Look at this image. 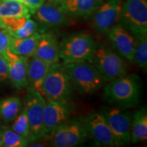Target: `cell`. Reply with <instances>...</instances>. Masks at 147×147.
<instances>
[{
    "label": "cell",
    "mask_w": 147,
    "mask_h": 147,
    "mask_svg": "<svg viewBox=\"0 0 147 147\" xmlns=\"http://www.w3.org/2000/svg\"><path fill=\"white\" fill-rule=\"evenodd\" d=\"M106 83L102 96L106 104L129 108L137 106L140 102L142 83L138 75L126 74Z\"/></svg>",
    "instance_id": "obj_1"
},
{
    "label": "cell",
    "mask_w": 147,
    "mask_h": 147,
    "mask_svg": "<svg viewBox=\"0 0 147 147\" xmlns=\"http://www.w3.org/2000/svg\"><path fill=\"white\" fill-rule=\"evenodd\" d=\"M63 1V0H47V1H49V2H51L58 5H60Z\"/></svg>",
    "instance_id": "obj_30"
},
{
    "label": "cell",
    "mask_w": 147,
    "mask_h": 147,
    "mask_svg": "<svg viewBox=\"0 0 147 147\" xmlns=\"http://www.w3.org/2000/svg\"><path fill=\"white\" fill-rule=\"evenodd\" d=\"M107 36L112 49L131 63L136 45L135 37L120 23L115 25Z\"/></svg>",
    "instance_id": "obj_14"
},
{
    "label": "cell",
    "mask_w": 147,
    "mask_h": 147,
    "mask_svg": "<svg viewBox=\"0 0 147 147\" xmlns=\"http://www.w3.org/2000/svg\"><path fill=\"white\" fill-rule=\"evenodd\" d=\"M46 100L39 91L27 86L25 107L30 128L29 142L47 138L43 129V115Z\"/></svg>",
    "instance_id": "obj_8"
},
{
    "label": "cell",
    "mask_w": 147,
    "mask_h": 147,
    "mask_svg": "<svg viewBox=\"0 0 147 147\" xmlns=\"http://www.w3.org/2000/svg\"><path fill=\"white\" fill-rule=\"evenodd\" d=\"M8 78V64L3 55H0V82Z\"/></svg>",
    "instance_id": "obj_28"
},
{
    "label": "cell",
    "mask_w": 147,
    "mask_h": 147,
    "mask_svg": "<svg viewBox=\"0 0 147 147\" xmlns=\"http://www.w3.org/2000/svg\"><path fill=\"white\" fill-rule=\"evenodd\" d=\"M127 109L113 106L104 107L101 113L113 132L119 146L130 143L132 117Z\"/></svg>",
    "instance_id": "obj_9"
},
{
    "label": "cell",
    "mask_w": 147,
    "mask_h": 147,
    "mask_svg": "<svg viewBox=\"0 0 147 147\" xmlns=\"http://www.w3.org/2000/svg\"><path fill=\"white\" fill-rule=\"evenodd\" d=\"M89 63L95 67L105 83L127 73V66L122 57L112 48L102 43L95 44Z\"/></svg>",
    "instance_id": "obj_2"
},
{
    "label": "cell",
    "mask_w": 147,
    "mask_h": 147,
    "mask_svg": "<svg viewBox=\"0 0 147 147\" xmlns=\"http://www.w3.org/2000/svg\"><path fill=\"white\" fill-rule=\"evenodd\" d=\"M3 57L8 64V78L18 89L26 88L27 80V65L28 57L14 54L10 49Z\"/></svg>",
    "instance_id": "obj_15"
},
{
    "label": "cell",
    "mask_w": 147,
    "mask_h": 147,
    "mask_svg": "<svg viewBox=\"0 0 147 147\" xmlns=\"http://www.w3.org/2000/svg\"><path fill=\"white\" fill-rule=\"evenodd\" d=\"M0 1H1V0H0Z\"/></svg>",
    "instance_id": "obj_32"
},
{
    "label": "cell",
    "mask_w": 147,
    "mask_h": 147,
    "mask_svg": "<svg viewBox=\"0 0 147 147\" xmlns=\"http://www.w3.org/2000/svg\"><path fill=\"white\" fill-rule=\"evenodd\" d=\"M41 36L42 33L38 32L26 38H14L12 37L10 50L20 56L31 57L34 56Z\"/></svg>",
    "instance_id": "obj_20"
},
{
    "label": "cell",
    "mask_w": 147,
    "mask_h": 147,
    "mask_svg": "<svg viewBox=\"0 0 147 147\" xmlns=\"http://www.w3.org/2000/svg\"><path fill=\"white\" fill-rule=\"evenodd\" d=\"M1 1H2V0H1ZM16 1H20L24 5H27L34 12V11L36 9L39 8L40 5L45 2L46 0H16Z\"/></svg>",
    "instance_id": "obj_29"
},
{
    "label": "cell",
    "mask_w": 147,
    "mask_h": 147,
    "mask_svg": "<svg viewBox=\"0 0 147 147\" xmlns=\"http://www.w3.org/2000/svg\"><path fill=\"white\" fill-rule=\"evenodd\" d=\"M34 57L49 64L58 63L59 57V44L54 35L50 33H42Z\"/></svg>",
    "instance_id": "obj_17"
},
{
    "label": "cell",
    "mask_w": 147,
    "mask_h": 147,
    "mask_svg": "<svg viewBox=\"0 0 147 147\" xmlns=\"http://www.w3.org/2000/svg\"><path fill=\"white\" fill-rule=\"evenodd\" d=\"M122 0H106L91 16V25L97 33L108 35L120 23Z\"/></svg>",
    "instance_id": "obj_10"
},
{
    "label": "cell",
    "mask_w": 147,
    "mask_h": 147,
    "mask_svg": "<svg viewBox=\"0 0 147 147\" xmlns=\"http://www.w3.org/2000/svg\"><path fill=\"white\" fill-rule=\"evenodd\" d=\"M104 0H63L60 6L70 18L91 16Z\"/></svg>",
    "instance_id": "obj_18"
},
{
    "label": "cell",
    "mask_w": 147,
    "mask_h": 147,
    "mask_svg": "<svg viewBox=\"0 0 147 147\" xmlns=\"http://www.w3.org/2000/svg\"><path fill=\"white\" fill-rule=\"evenodd\" d=\"M23 109L19 97H10L0 100V119L5 123L12 122Z\"/></svg>",
    "instance_id": "obj_23"
},
{
    "label": "cell",
    "mask_w": 147,
    "mask_h": 147,
    "mask_svg": "<svg viewBox=\"0 0 147 147\" xmlns=\"http://www.w3.org/2000/svg\"><path fill=\"white\" fill-rule=\"evenodd\" d=\"M147 139V110L142 108L136 110L131 119L130 142H142Z\"/></svg>",
    "instance_id": "obj_21"
},
{
    "label": "cell",
    "mask_w": 147,
    "mask_h": 147,
    "mask_svg": "<svg viewBox=\"0 0 147 147\" xmlns=\"http://www.w3.org/2000/svg\"><path fill=\"white\" fill-rule=\"evenodd\" d=\"M51 64L36 57L28 58L27 65V80L30 86L41 93L42 85L49 70Z\"/></svg>",
    "instance_id": "obj_19"
},
{
    "label": "cell",
    "mask_w": 147,
    "mask_h": 147,
    "mask_svg": "<svg viewBox=\"0 0 147 147\" xmlns=\"http://www.w3.org/2000/svg\"><path fill=\"white\" fill-rule=\"evenodd\" d=\"M0 146H3V136L1 131H0Z\"/></svg>",
    "instance_id": "obj_31"
},
{
    "label": "cell",
    "mask_w": 147,
    "mask_h": 147,
    "mask_svg": "<svg viewBox=\"0 0 147 147\" xmlns=\"http://www.w3.org/2000/svg\"><path fill=\"white\" fill-rule=\"evenodd\" d=\"M12 36L5 29L0 30V55H4L10 49Z\"/></svg>",
    "instance_id": "obj_27"
},
{
    "label": "cell",
    "mask_w": 147,
    "mask_h": 147,
    "mask_svg": "<svg viewBox=\"0 0 147 147\" xmlns=\"http://www.w3.org/2000/svg\"><path fill=\"white\" fill-rule=\"evenodd\" d=\"M88 136L104 146H119L102 113H92L84 117Z\"/></svg>",
    "instance_id": "obj_13"
},
{
    "label": "cell",
    "mask_w": 147,
    "mask_h": 147,
    "mask_svg": "<svg viewBox=\"0 0 147 147\" xmlns=\"http://www.w3.org/2000/svg\"><path fill=\"white\" fill-rule=\"evenodd\" d=\"M12 122L13 123L11 126V129L29 140L30 137V128H29L26 108L25 106Z\"/></svg>",
    "instance_id": "obj_25"
},
{
    "label": "cell",
    "mask_w": 147,
    "mask_h": 147,
    "mask_svg": "<svg viewBox=\"0 0 147 147\" xmlns=\"http://www.w3.org/2000/svg\"><path fill=\"white\" fill-rule=\"evenodd\" d=\"M95 44L93 37L87 33L69 35L59 43V57L63 63L90 62Z\"/></svg>",
    "instance_id": "obj_4"
},
{
    "label": "cell",
    "mask_w": 147,
    "mask_h": 147,
    "mask_svg": "<svg viewBox=\"0 0 147 147\" xmlns=\"http://www.w3.org/2000/svg\"><path fill=\"white\" fill-rule=\"evenodd\" d=\"M74 104L68 100H46L43 115V129L47 138L51 137L57 128L72 115Z\"/></svg>",
    "instance_id": "obj_11"
},
{
    "label": "cell",
    "mask_w": 147,
    "mask_h": 147,
    "mask_svg": "<svg viewBox=\"0 0 147 147\" xmlns=\"http://www.w3.org/2000/svg\"></svg>",
    "instance_id": "obj_33"
},
{
    "label": "cell",
    "mask_w": 147,
    "mask_h": 147,
    "mask_svg": "<svg viewBox=\"0 0 147 147\" xmlns=\"http://www.w3.org/2000/svg\"><path fill=\"white\" fill-rule=\"evenodd\" d=\"M120 23L136 39L147 36L146 0H125L121 6Z\"/></svg>",
    "instance_id": "obj_6"
},
{
    "label": "cell",
    "mask_w": 147,
    "mask_h": 147,
    "mask_svg": "<svg viewBox=\"0 0 147 147\" xmlns=\"http://www.w3.org/2000/svg\"><path fill=\"white\" fill-rule=\"evenodd\" d=\"M51 137L53 145L56 147H73L82 144L88 137L84 117H69L57 128Z\"/></svg>",
    "instance_id": "obj_7"
},
{
    "label": "cell",
    "mask_w": 147,
    "mask_h": 147,
    "mask_svg": "<svg viewBox=\"0 0 147 147\" xmlns=\"http://www.w3.org/2000/svg\"><path fill=\"white\" fill-rule=\"evenodd\" d=\"M32 13L30 8L16 0H2L0 1V23L5 20L31 16Z\"/></svg>",
    "instance_id": "obj_22"
},
{
    "label": "cell",
    "mask_w": 147,
    "mask_h": 147,
    "mask_svg": "<svg viewBox=\"0 0 147 147\" xmlns=\"http://www.w3.org/2000/svg\"><path fill=\"white\" fill-rule=\"evenodd\" d=\"M74 89L82 95L98 91L105 84L95 67L89 62L63 63Z\"/></svg>",
    "instance_id": "obj_3"
},
{
    "label": "cell",
    "mask_w": 147,
    "mask_h": 147,
    "mask_svg": "<svg viewBox=\"0 0 147 147\" xmlns=\"http://www.w3.org/2000/svg\"><path fill=\"white\" fill-rule=\"evenodd\" d=\"M31 16L3 21L0 23V29H3L14 38H23L38 32V25Z\"/></svg>",
    "instance_id": "obj_16"
},
{
    "label": "cell",
    "mask_w": 147,
    "mask_h": 147,
    "mask_svg": "<svg viewBox=\"0 0 147 147\" xmlns=\"http://www.w3.org/2000/svg\"><path fill=\"white\" fill-rule=\"evenodd\" d=\"M132 63L140 68L147 67V36L136 39Z\"/></svg>",
    "instance_id": "obj_24"
},
{
    "label": "cell",
    "mask_w": 147,
    "mask_h": 147,
    "mask_svg": "<svg viewBox=\"0 0 147 147\" xmlns=\"http://www.w3.org/2000/svg\"><path fill=\"white\" fill-rule=\"evenodd\" d=\"M32 14L40 33L47 29L62 27L69 23L70 17L64 12L60 5L49 1L36 9Z\"/></svg>",
    "instance_id": "obj_12"
},
{
    "label": "cell",
    "mask_w": 147,
    "mask_h": 147,
    "mask_svg": "<svg viewBox=\"0 0 147 147\" xmlns=\"http://www.w3.org/2000/svg\"><path fill=\"white\" fill-rule=\"evenodd\" d=\"M74 88L63 64H51L42 85L41 94L46 100H69Z\"/></svg>",
    "instance_id": "obj_5"
},
{
    "label": "cell",
    "mask_w": 147,
    "mask_h": 147,
    "mask_svg": "<svg viewBox=\"0 0 147 147\" xmlns=\"http://www.w3.org/2000/svg\"><path fill=\"white\" fill-rule=\"evenodd\" d=\"M3 146L25 147L28 146L29 140L19 135L11 129H5L2 131Z\"/></svg>",
    "instance_id": "obj_26"
}]
</instances>
